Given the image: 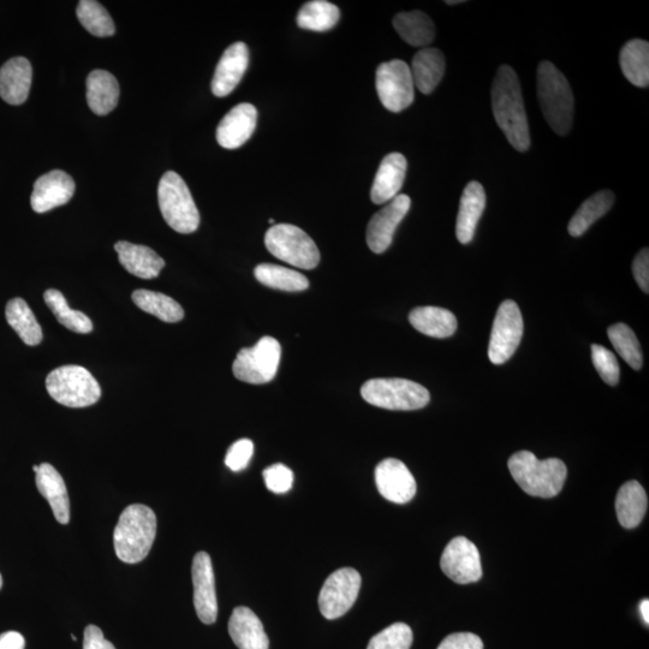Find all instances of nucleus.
<instances>
[{"label": "nucleus", "mask_w": 649, "mask_h": 649, "mask_svg": "<svg viewBox=\"0 0 649 649\" xmlns=\"http://www.w3.org/2000/svg\"><path fill=\"white\" fill-rule=\"evenodd\" d=\"M523 336V318L516 302L508 300L499 306L491 332L488 357L493 365H503L516 353Z\"/></svg>", "instance_id": "11"}, {"label": "nucleus", "mask_w": 649, "mask_h": 649, "mask_svg": "<svg viewBox=\"0 0 649 649\" xmlns=\"http://www.w3.org/2000/svg\"><path fill=\"white\" fill-rule=\"evenodd\" d=\"M158 202L165 222L180 234H193L199 229L200 213L192 193L175 171H168L158 186Z\"/></svg>", "instance_id": "5"}, {"label": "nucleus", "mask_w": 649, "mask_h": 649, "mask_svg": "<svg viewBox=\"0 0 649 649\" xmlns=\"http://www.w3.org/2000/svg\"><path fill=\"white\" fill-rule=\"evenodd\" d=\"M254 454V444L252 440L240 439L232 444L225 457V464L232 472H242L248 467Z\"/></svg>", "instance_id": "43"}, {"label": "nucleus", "mask_w": 649, "mask_h": 649, "mask_svg": "<svg viewBox=\"0 0 649 649\" xmlns=\"http://www.w3.org/2000/svg\"><path fill=\"white\" fill-rule=\"evenodd\" d=\"M83 649H116V647L105 639L103 631L97 625H88L85 630Z\"/></svg>", "instance_id": "46"}, {"label": "nucleus", "mask_w": 649, "mask_h": 649, "mask_svg": "<svg viewBox=\"0 0 649 649\" xmlns=\"http://www.w3.org/2000/svg\"><path fill=\"white\" fill-rule=\"evenodd\" d=\"M46 389L57 403L69 408H86L97 403L101 387L85 367L68 365L55 369L46 378Z\"/></svg>", "instance_id": "6"}, {"label": "nucleus", "mask_w": 649, "mask_h": 649, "mask_svg": "<svg viewBox=\"0 0 649 649\" xmlns=\"http://www.w3.org/2000/svg\"><path fill=\"white\" fill-rule=\"evenodd\" d=\"M633 273L637 284L640 285L642 291L646 294L649 293V250L643 248L639 254L636 255L633 263Z\"/></svg>", "instance_id": "45"}, {"label": "nucleus", "mask_w": 649, "mask_h": 649, "mask_svg": "<svg viewBox=\"0 0 649 649\" xmlns=\"http://www.w3.org/2000/svg\"><path fill=\"white\" fill-rule=\"evenodd\" d=\"M249 65V50L244 43L232 44L223 53L212 80V92L224 98L240 85Z\"/></svg>", "instance_id": "19"}, {"label": "nucleus", "mask_w": 649, "mask_h": 649, "mask_svg": "<svg viewBox=\"0 0 649 649\" xmlns=\"http://www.w3.org/2000/svg\"><path fill=\"white\" fill-rule=\"evenodd\" d=\"M282 348L277 339L263 337L253 348H244L237 354L232 372L243 383L261 385L275 379Z\"/></svg>", "instance_id": "9"}, {"label": "nucleus", "mask_w": 649, "mask_h": 649, "mask_svg": "<svg viewBox=\"0 0 649 649\" xmlns=\"http://www.w3.org/2000/svg\"><path fill=\"white\" fill-rule=\"evenodd\" d=\"M443 52L433 47L420 50L413 58L412 76L414 86L424 94H431L442 81L445 74Z\"/></svg>", "instance_id": "27"}, {"label": "nucleus", "mask_w": 649, "mask_h": 649, "mask_svg": "<svg viewBox=\"0 0 649 649\" xmlns=\"http://www.w3.org/2000/svg\"><path fill=\"white\" fill-rule=\"evenodd\" d=\"M375 87L386 110L398 113L414 103L412 70L400 59L379 65L375 75Z\"/></svg>", "instance_id": "10"}, {"label": "nucleus", "mask_w": 649, "mask_h": 649, "mask_svg": "<svg viewBox=\"0 0 649 649\" xmlns=\"http://www.w3.org/2000/svg\"><path fill=\"white\" fill-rule=\"evenodd\" d=\"M538 98L553 132L568 135L574 123V94L568 80L551 62L539 65Z\"/></svg>", "instance_id": "4"}, {"label": "nucleus", "mask_w": 649, "mask_h": 649, "mask_svg": "<svg viewBox=\"0 0 649 649\" xmlns=\"http://www.w3.org/2000/svg\"><path fill=\"white\" fill-rule=\"evenodd\" d=\"M26 640L17 631L0 634V649H25Z\"/></svg>", "instance_id": "47"}, {"label": "nucleus", "mask_w": 649, "mask_h": 649, "mask_svg": "<svg viewBox=\"0 0 649 649\" xmlns=\"http://www.w3.org/2000/svg\"><path fill=\"white\" fill-rule=\"evenodd\" d=\"M407 168V159L401 153L387 154L381 160L371 190V200L375 205H383L396 198L406 180Z\"/></svg>", "instance_id": "20"}, {"label": "nucleus", "mask_w": 649, "mask_h": 649, "mask_svg": "<svg viewBox=\"0 0 649 649\" xmlns=\"http://www.w3.org/2000/svg\"><path fill=\"white\" fill-rule=\"evenodd\" d=\"M607 335H609L613 348L621 355L622 359L635 371H639L643 365V356L635 332L628 325L619 323L610 326Z\"/></svg>", "instance_id": "39"}, {"label": "nucleus", "mask_w": 649, "mask_h": 649, "mask_svg": "<svg viewBox=\"0 0 649 649\" xmlns=\"http://www.w3.org/2000/svg\"><path fill=\"white\" fill-rule=\"evenodd\" d=\"M270 224H275V220L270 219Z\"/></svg>", "instance_id": "51"}, {"label": "nucleus", "mask_w": 649, "mask_h": 649, "mask_svg": "<svg viewBox=\"0 0 649 649\" xmlns=\"http://www.w3.org/2000/svg\"><path fill=\"white\" fill-rule=\"evenodd\" d=\"M77 19L86 31L98 38L112 37L116 32L115 23L107 10L95 0H81L76 9Z\"/></svg>", "instance_id": "38"}, {"label": "nucleus", "mask_w": 649, "mask_h": 649, "mask_svg": "<svg viewBox=\"0 0 649 649\" xmlns=\"http://www.w3.org/2000/svg\"><path fill=\"white\" fill-rule=\"evenodd\" d=\"M37 474V486L41 496L50 503L56 520L61 525L70 521V502L67 486L55 467L49 463L40 464Z\"/></svg>", "instance_id": "25"}, {"label": "nucleus", "mask_w": 649, "mask_h": 649, "mask_svg": "<svg viewBox=\"0 0 649 649\" xmlns=\"http://www.w3.org/2000/svg\"><path fill=\"white\" fill-rule=\"evenodd\" d=\"M115 250L118 254L119 263L130 275L135 277L141 279L157 278L164 269V259L160 258L150 247L119 241L115 244Z\"/></svg>", "instance_id": "22"}, {"label": "nucleus", "mask_w": 649, "mask_h": 649, "mask_svg": "<svg viewBox=\"0 0 649 649\" xmlns=\"http://www.w3.org/2000/svg\"><path fill=\"white\" fill-rule=\"evenodd\" d=\"M75 194L73 177L62 170H53L34 183L31 204L34 212L46 213L68 204Z\"/></svg>", "instance_id": "17"}, {"label": "nucleus", "mask_w": 649, "mask_h": 649, "mask_svg": "<svg viewBox=\"0 0 649 649\" xmlns=\"http://www.w3.org/2000/svg\"><path fill=\"white\" fill-rule=\"evenodd\" d=\"M119 85L109 71L94 70L87 77V103L95 115L106 116L116 109Z\"/></svg>", "instance_id": "26"}, {"label": "nucleus", "mask_w": 649, "mask_h": 649, "mask_svg": "<svg viewBox=\"0 0 649 649\" xmlns=\"http://www.w3.org/2000/svg\"><path fill=\"white\" fill-rule=\"evenodd\" d=\"M157 534V516L146 505L128 506L119 516L113 545L119 561L136 564L150 553Z\"/></svg>", "instance_id": "2"}, {"label": "nucleus", "mask_w": 649, "mask_h": 649, "mask_svg": "<svg viewBox=\"0 0 649 649\" xmlns=\"http://www.w3.org/2000/svg\"><path fill=\"white\" fill-rule=\"evenodd\" d=\"M341 10L326 0H312L302 5L297 15V26L306 31L327 32L337 26Z\"/></svg>", "instance_id": "34"}, {"label": "nucleus", "mask_w": 649, "mask_h": 649, "mask_svg": "<svg viewBox=\"0 0 649 649\" xmlns=\"http://www.w3.org/2000/svg\"><path fill=\"white\" fill-rule=\"evenodd\" d=\"M44 300L59 321V324L67 327L68 330L82 333V335H87V333L93 331L92 320L85 313L71 309L61 291L56 289L47 290L44 294Z\"/></svg>", "instance_id": "37"}, {"label": "nucleus", "mask_w": 649, "mask_h": 649, "mask_svg": "<svg viewBox=\"0 0 649 649\" xmlns=\"http://www.w3.org/2000/svg\"><path fill=\"white\" fill-rule=\"evenodd\" d=\"M192 575L195 611L202 623L213 624L218 617V600L212 561L208 553H196Z\"/></svg>", "instance_id": "16"}, {"label": "nucleus", "mask_w": 649, "mask_h": 649, "mask_svg": "<svg viewBox=\"0 0 649 649\" xmlns=\"http://www.w3.org/2000/svg\"><path fill=\"white\" fill-rule=\"evenodd\" d=\"M648 508L645 488L637 481H629L621 487L616 498L618 521L624 528L633 529L640 525Z\"/></svg>", "instance_id": "29"}, {"label": "nucleus", "mask_w": 649, "mask_h": 649, "mask_svg": "<svg viewBox=\"0 0 649 649\" xmlns=\"http://www.w3.org/2000/svg\"><path fill=\"white\" fill-rule=\"evenodd\" d=\"M486 207V193L479 182L467 184L461 196L460 211L456 223L457 240L462 244L473 241L476 226Z\"/></svg>", "instance_id": "24"}, {"label": "nucleus", "mask_w": 649, "mask_h": 649, "mask_svg": "<svg viewBox=\"0 0 649 649\" xmlns=\"http://www.w3.org/2000/svg\"><path fill=\"white\" fill-rule=\"evenodd\" d=\"M229 634L240 649H269L270 640L260 618L248 607H236L229 621Z\"/></svg>", "instance_id": "23"}, {"label": "nucleus", "mask_w": 649, "mask_h": 649, "mask_svg": "<svg viewBox=\"0 0 649 649\" xmlns=\"http://www.w3.org/2000/svg\"><path fill=\"white\" fill-rule=\"evenodd\" d=\"M592 360L601 379L607 385L616 386L619 381V365L615 354L603 345H592Z\"/></svg>", "instance_id": "41"}, {"label": "nucleus", "mask_w": 649, "mask_h": 649, "mask_svg": "<svg viewBox=\"0 0 649 649\" xmlns=\"http://www.w3.org/2000/svg\"><path fill=\"white\" fill-rule=\"evenodd\" d=\"M361 396L374 407L387 410H418L431 401L426 387L407 379H371L361 387Z\"/></svg>", "instance_id": "7"}, {"label": "nucleus", "mask_w": 649, "mask_h": 649, "mask_svg": "<svg viewBox=\"0 0 649 649\" xmlns=\"http://www.w3.org/2000/svg\"><path fill=\"white\" fill-rule=\"evenodd\" d=\"M508 467L517 485L529 496L553 498L563 490L568 469L558 458L540 461L529 451L516 452Z\"/></svg>", "instance_id": "3"}, {"label": "nucleus", "mask_w": 649, "mask_h": 649, "mask_svg": "<svg viewBox=\"0 0 649 649\" xmlns=\"http://www.w3.org/2000/svg\"><path fill=\"white\" fill-rule=\"evenodd\" d=\"M438 649H484V643L478 635L456 633L445 637Z\"/></svg>", "instance_id": "44"}, {"label": "nucleus", "mask_w": 649, "mask_h": 649, "mask_svg": "<svg viewBox=\"0 0 649 649\" xmlns=\"http://www.w3.org/2000/svg\"><path fill=\"white\" fill-rule=\"evenodd\" d=\"M254 275L258 282L271 289L299 293L309 288L308 279L302 273L279 265H258L255 267Z\"/></svg>", "instance_id": "35"}, {"label": "nucleus", "mask_w": 649, "mask_h": 649, "mask_svg": "<svg viewBox=\"0 0 649 649\" xmlns=\"http://www.w3.org/2000/svg\"><path fill=\"white\" fill-rule=\"evenodd\" d=\"M263 475L267 490L273 493H287L294 485L293 470L281 463L273 464V466L266 468Z\"/></svg>", "instance_id": "42"}, {"label": "nucleus", "mask_w": 649, "mask_h": 649, "mask_svg": "<svg viewBox=\"0 0 649 649\" xmlns=\"http://www.w3.org/2000/svg\"><path fill=\"white\" fill-rule=\"evenodd\" d=\"M375 484L378 491L389 502L409 503L416 494V481L410 470L396 458H386L375 468Z\"/></svg>", "instance_id": "15"}, {"label": "nucleus", "mask_w": 649, "mask_h": 649, "mask_svg": "<svg viewBox=\"0 0 649 649\" xmlns=\"http://www.w3.org/2000/svg\"><path fill=\"white\" fill-rule=\"evenodd\" d=\"M492 109L498 127L518 152L531 147L528 117L520 80L509 65H502L492 85Z\"/></svg>", "instance_id": "1"}, {"label": "nucleus", "mask_w": 649, "mask_h": 649, "mask_svg": "<svg viewBox=\"0 0 649 649\" xmlns=\"http://www.w3.org/2000/svg\"><path fill=\"white\" fill-rule=\"evenodd\" d=\"M32 79L33 69L27 58L10 59L0 69V97L10 105L26 103Z\"/></svg>", "instance_id": "21"}, {"label": "nucleus", "mask_w": 649, "mask_h": 649, "mask_svg": "<svg viewBox=\"0 0 649 649\" xmlns=\"http://www.w3.org/2000/svg\"><path fill=\"white\" fill-rule=\"evenodd\" d=\"M132 299L142 311L154 315L164 323H178L184 318V311L180 303L171 297L151 290H136Z\"/></svg>", "instance_id": "36"}, {"label": "nucleus", "mask_w": 649, "mask_h": 649, "mask_svg": "<svg viewBox=\"0 0 649 649\" xmlns=\"http://www.w3.org/2000/svg\"><path fill=\"white\" fill-rule=\"evenodd\" d=\"M445 3L449 4V5H455V4H462L464 2H463V0H456V2H445Z\"/></svg>", "instance_id": "49"}, {"label": "nucleus", "mask_w": 649, "mask_h": 649, "mask_svg": "<svg viewBox=\"0 0 649 649\" xmlns=\"http://www.w3.org/2000/svg\"><path fill=\"white\" fill-rule=\"evenodd\" d=\"M412 206L408 195H397L384 208L374 214L367 226V244L375 254H383L394 241V235Z\"/></svg>", "instance_id": "14"}, {"label": "nucleus", "mask_w": 649, "mask_h": 649, "mask_svg": "<svg viewBox=\"0 0 649 649\" xmlns=\"http://www.w3.org/2000/svg\"><path fill=\"white\" fill-rule=\"evenodd\" d=\"M623 75L640 88L649 86V44L645 40L628 41L619 55Z\"/></svg>", "instance_id": "30"}, {"label": "nucleus", "mask_w": 649, "mask_h": 649, "mask_svg": "<svg viewBox=\"0 0 649 649\" xmlns=\"http://www.w3.org/2000/svg\"><path fill=\"white\" fill-rule=\"evenodd\" d=\"M440 568L449 579L460 585L479 581L482 568L478 547L464 537L451 540L440 559Z\"/></svg>", "instance_id": "13"}, {"label": "nucleus", "mask_w": 649, "mask_h": 649, "mask_svg": "<svg viewBox=\"0 0 649 649\" xmlns=\"http://www.w3.org/2000/svg\"><path fill=\"white\" fill-rule=\"evenodd\" d=\"M640 611H641L643 621H645L648 624L649 623V601H648V599H645V600L642 601V603L640 605Z\"/></svg>", "instance_id": "48"}, {"label": "nucleus", "mask_w": 649, "mask_h": 649, "mask_svg": "<svg viewBox=\"0 0 649 649\" xmlns=\"http://www.w3.org/2000/svg\"><path fill=\"white\" fill-rule=\"evenodd\" d=\"M5 317L8 323L20 336L23 343L29 347H35L43 341V330L35 318L32 309L29 308L27 302L22 299H14L9 301L7 309H5Z\"/></svg>", "instance_id": "33"}, {"label": "nucleus", "mask_w": 649, "mask_h": 649, "mask_svg": "<svg viewBox=\"0 0 649 649\" xmlns=\"http://www.w3.org/2000/svg\"><path fill=\"white\" fill-rule=\"evenodd\" d=\"M410 324L415 330L433 338H448L457 330L455 314L445 308L419 307L409 314Z\"/></svg>", "instance_id": "28"}, {"label": "nucleus", "mask_w": 649, "mask_h": 649, "mask_svg": "<svg viewBox=\"0 0 649 649\" xmlns=\"http://www.w3.org/2000/svg\"><path fill=\"white\" fill-rule=\"evenodd\" d=\"M2 587H3V577L2 575H0V589H2Z\"/></svg>", "instance_id": "50"}, {"label": "nucleus", "mask_w": 649, "mask_h": 649, "mask_svg": "<svg viewBox=\"0 0 649 649\" xmlns=\"http://www.w3.org/2000/svg\"><path fill=\"white\" fill-rule=\"evenodd\" d=\"M413 643V631L409 625L395 623L372 637L367 649H410Z\"/></svg>", "instance_id": "40"}, {"label": "nucleus", "mask_w": 649, "mask_h": 649, "mask_svg": "<svg viewBox=\"0 0 649 649\" xmlns=\"http://www.w3.org/2000/svg\"><path fill=\"white\" fill-rule=\"evenodd\" d=\"M267 250L277 259L302 270H313L320 263L317 244L299 226L277 224L266 232Z\"/></svg>", "instance_id": "8"}, {"label": "nucleus", "mask_w": 649, "mask_h": 649, "mask_svg": "<svg viewBox=\"0 0 649 649\" xmlns=\"http://www.w3.org/2000/svg\"><path fill=\"white\" fill-rule=\"evenodd\" d=\"M258 123V111L248 103L226 113L217 128V141L225 150H237L252 138Z\"/></svg>", "instance_id": "18"}, {"label": "nucleus", "mask_w": 649, "mask_h": 649, "mask_svg": "<svg viewBox=\"0 0 649 649\" xmlns=\"http://www.w3.org/2000/svg\"><path fill=\"white\" fill-rule=\"evenodd\" d=\"M361 576L353 568L335 571L324 583L319 595V609L326 619H337L347 613L359 597Z\"/></svg>", "instance_id": "12"}, {"label": "nucleus", "mask_w": 649, "mask_h": 649, "mask_svg": "<svg viewBox=\"0 0 649 649\" xmlns=\"http://www.w3.org/2000/svg\"><path fill=\"white\" fill-rule=\"evenodd\" d=\"M616 196L611 190H601L587 199L571 218L568 230L573 237H581L601 217H604L615 204Z\"/></svg>", "instance_id": "32"}, {"label": "nucleus", "mask_w": 649, "mask_h": 649, "mask_svg": "<svg viewBox=\"0 0 649 649\" xmlns=\"http://www.w3.org/2000/svg\"><path fill=\"white\" fill-rule=\"evenodd\" d=\"M394 27L407 44L426 47L436 38V27L430 16L422 11H410L395 16Z\"/></svg>", "instance_id": "31"}]
</instances>
